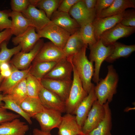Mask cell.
<instances>
[{
    "mask_svg": "<svg viewBox=\"0 0 135 135\" xmlns=\"http://www.w3.org/2000/svg\"><path fill=\"white\" fill-rule=\"evenodd\" d=\"M79 30L70 35L62 49L67 58L72 57L86 45L82 40Z\"/></svg>",
    "mask_w": 135,
    "mask_h": 135,
    "instance_id": "obj_27",
    "label": "cell"
},
{
    "mask_svg": "<svg viewBox=\"0 0 135 135\" xmlns=\"http://www.w3.org/2000/svg\"><path fill=\"white\" fill-rule=\"evenodd\" d=\"M22 13L25 18L31 21L36 30H41L52 22L43 10L31 5Z\"/></svg>",
    "mask_w": 135,
    "mask_h": 135,
    "instance_id": "obj_19",
    "label": "cell"
},
{
    "mask_svg": "<svg viewBox=\"0 0 135 135\" xmlns=\"http://www.w3.org/2000/svg\"><path fill=\"white\" fill-rule=\"evenodd\" d=\"M7 42L4 41L0 46V72L1 65L4 63L9 62L11 58L22 50V46L20 44L9 49L7 47Z\"/></svg>",
    "mask_w": 135,
    "mask_h": 135,
    "instance_id": "obj_33",
    "label": "cell"
},
{
    "mask_svg": "<svg viewBox=\"0 0 135 135\" xmlns=\"http://www.w3.org/2000/svg\"><path fill=\"white\" fill-rule=\"evenodd\" d=\"M107 102L103 105L105 110V115L103 120L98 126L86 135H112L110 132L112 127V113Z\"/></svg>",
    "mask_w": 135,
    "mask_h": 135,
    "instance_id": "obj_25",
    "label": "cell"
},
{
    "mask_svg": "<svg viewBox=\"0 0 135 135\" xmlns=\"http://www.w3.org/2000/svg\"><path fill=\"white\" fill-rule=\"evenodd\" d=\"M4 78V77L2 74H0V84Z\"/></svg>",
    "mask_w": 135,
    "mask_h": 135,
    "instance_id": "obj_47",
    "label": "cell"
},
{
    "mask_svg": "<svg viewBox=\"0 0 135 135\" xmlns=\"http://www.w3.org/2000/svg\"><path fill=\"white\" fill-rule=\"evenodd\" d=\"M73 79L68 97L65 102L66 112L74 114L77 107L88 94L84 90L79 76L73 65Z\"/></svg>",
    "mask_w": 135,
    "mask_h": 135,
    "instance_id": "obj_4",
    "label": "cell"
},
{
    "mask_svg": "<svg viewBox=\"0 0 135 135\" xmlns=\"http://www.w3.org/2000/svg\"><path fill=\"white\" fill-rule=\"evenodd\" d=\"M114 0H97L95 8L96 17H97L102 11L109 7Z\"/></svg>",
    "mask_w": 135,
    "mask_h": 135,
    "instance_id": "obj_40",
    "label": "cell"
},
{
    "mask_svg": "<svg viewBox=\"0 0 135 135\" xmlns=\"http://www.w3.org/2000/svg\"><path fill=\"white\" fill-rule=\"evenodd\" d=\"M124 11L118 15L103 18L96 17L92 22L94 36L97 41L102 34L120 22Z\"/></svg>",
    "mask_w": 135,
    "mask_h": 135,
    "instance_id": "obj_18",
    "label": "cell"
},
{
    "mask_svg": "<svg viewBox=\"0 0 135 135\" xmlns=\"http://www.w3.org/2000/svg\"><path fill=\"white\" fill-rule=\"evenodd\" d=\"M113 51L111 54L105 60L106 62L112 63L120 58H126L135 50V45H126L116 42L112 45Z\"/></svg>",
    "mask_w": 135,
    "mask_h": 135,
    "instance_id": "obj_26",
    "label": "cell"
},
{
    "mask_svg": "<svg viewBox=\"0 0 135 135\" xmlns=\"http://www.w3.org/2000/svg\"><path fill=\"white\" fill-rule=\"evenodd\" d=\"M10 10H0V32L5 29H10L12 26V20H10Z\"/></svg>",
    "mask_w": 135,
    "mask_h": 135,
    "instance_id": "obj_36",
    "label": "cell"
},
{
    "mask_svg": "<svg viewBox=\"0 0 135 135\" xmlns=\"http://www.w3.org/2000/svg\"><path fill=\"white\" fill-rule=\"evenodd\" d=\"M89 47L90 52L89 60L92 62H95L92 80L97 84L100 80L99 73L101 65L112 54L114 47L113 45L106 46L99 39L95 44L89 46Z\"/></svg>",
    "mask_w": 135,
    "mask_h": 135,
    "instance_id": "obj_3",
    "label": "cell"
},
{
    "mask_svg": "<svg viewBox=\"0 0 135 135\" xmlns=\"http://www.w3.org/2000/svg\"><path fill=\"white\" fill-rule=\"evenodd\" d=\"M10 4L12 11L22 13L30 5V0H11Z\"/></svg>",
    "mask_w": 135,
    "mask_h": 135,
    "instance_id": "obj_37",
    "label": "cell"
},
{
    "mask_svg": "<svg viewBox=\"0 0 135 135\" xmlns=\"http://www.w3.org/2000/svg\"><path fill=\"white\" fill-rule=\"evenodd\" d=\"M50 20L52 22L64 30L70 35L78 30L80 26L68 13L56 10L52 15Z\"/></svg>",
    "mask_w": 135,
    "mask_h": 135,
    "instance_id": "obj_17",
    "label": "cell"
},
{
    "mask_svg": "<svg viewBox=\"0 0 135 135\" xmlns=\"http://www.w3.org/2000/svg\"><path fill=\"white\" fill-rule=\"evenodd\" d=\"M44 43L43 40L40 39L30 52H25L21 51L14 56L10 62L19 70H24L28 68Z\"/></svg>",
    "mask_w": 135,
    "mask_h": 135,
    "instance_id": "obj_9",
    "label": "cell"
},
{
    "mask_svg": "<svg viewBox=\"0 0 135 135\" xmlns=\"http://www.w3.org/2000/svg\"><path fill=\"white\" fill-rule=\"evenodd\" d=\"M36 30L34 27L30 26L24 33L13 38L12 42L15 45H21V51L28 52L40 39Z\"/></svg>",
    "mask_w": 135,
    "mask_h": 135,
    "instance_id": "obj_15",
    "label": "cell"
},
{
    "mask_svg": "<svg viewBox=\"0 0 135 135\" xmlns=\"http://www.w3.org/2000/svg\"><path fill=\"white\" fill-rule=\"evenodd\" d=\"M135 8L134 0H114L112 4L101 12L97 18H103L122 13L128 8Z\"/></svg>",
    "mask_w": 135,
    "mask_h": 135,
    "instance_id": "obj_23",
    "label": "cell"
},
{
    "mask_svg": "<svg viewBox=\"0 0 135 135\" xmlns=\"http://www.w3.org/2000/svg\"><path fill=\"white\" fill-rule=\"evenodd\" d=\"M87 46L84 45L79 52L71 58V60L79 76L84 90L88 94L92 85L91 80L94 70L93 62L90 61L86 56Z\"/></svg>",
    "mask_w": 135,
    "mask_h": 135,
    "instance_id": "obj_2",
    "label": "cell"
},
{
    "mask_svg": "<svg viewBox=\"0 0 135 135\" xmlns=\"http://www.w3.org/2000/svg\"><path fill=\"white\" fill-rule=\"evenodd\" d=\"M11 73L10 68L8 70L1 71L0 74H2L4 78L6 77L9 76Z\"/></svg>",
    "mask_w": 135,
    "mask_h": 135,
    "instance_id": "obj_45",
    "label": "cell"
},
{
    "mask_svg": "<svg viewBox=\"0 0 135 135\" xmlns=\"http://www.w3.org/2000/svg\"><path fill=\"white\" fill-rule=\"evenodd\" d=\"M10 75L4 78L0 86V92L3 95L7 94L17 84L24 79L26 78L30 74L31 67L30 65L27 69L20 70L11 64Z\"/></svg>",
    "mask_w": 135,
    "mask_h": 135,
    "instance_id": "obj_12",
    "label": "cell"
},
{
    "mask_svg": "<svg viewBox=\"0 0 135 135\" xmlns=\"http://www.w3.org/2000/svg\"><path fill=\"white\" fill-rule=\"evenodd\" d=\"M20 116L8 111L7 110L0 106V124L18 118Z\"/></svg>",
    "mask_w": 135,
    "mask_h": 135,
    "instance_id": "obj_39",
    "label": "cell"
},
{
    "mask_svg": "<svg viewBox=\"0 0 135 135\" xmlns=\"http://www.w3.org/2000/svg\"><path fill=\"white\" fill-rule=\"evenodd\" d=\"M58 128V135H83L75 116L71 114L66 113L62 116Z\"/></svg>",
    "mask_w": 135,
    "mask_h": 135,
    "instance_id": "obj_20",
    "label": "cell"
},
{
    "mask_svg": "<svg viewBox=\"0 0 135 135\" xmlns=\"http://www.w3.org/2000/svg\"><path fill=\"white\" fill-rule=\"evenodd\" d=\"M43 86L56 94L66 102L68 97L72 80H60L43 78L40 80Z\"/></svg>",
    "mask_w": 135,
    "mask_h": 135,
    "instance_id": "obj_11",
    "label": "cell"
},
{
    "mask_svg": "<svg viewBox=\"0 0 135 135\" xmlns=\"http://www.w3.org/2000/svg\"><path fill=\"white\" fill-rule=\"evenodd\" d=\"M38 98L44 108L66 112L65 102L57 95L43 87L40 90Z\"/></svg>",
    "mask_w": 135,
    "mask_h": 135,
    "instance_id": "obj_13",
    "label": "cell"
},
{
    "mask_svg": "<svg viewBox=\"0 0 135 135\" xmlns=\"http://www.w3.org/2000/svg\"><path fill=\"white\" fill-rule=\"evenodd\" d=\"M36 31L40 38H48L55 45L62 49L71 35L52 22L41 30Z\"/></svg>",
    "mask_w": 135,
    "mask_h": 135,
    "instance_id": "obj_5",
    "label": "cell"
},
{
    "mask_svg": "<svg viewBox=\"0 0 135 135\" xmlns=\"http://www.w3.org/2000/svg\"><path fill=\"white\" fill-rule=\"evenodd\" d=\"M80 0H62L57 10L69 13L73 6Z\"/></svg>",
    "mask_w": 135,
    "mask_h": 135,
    "instance_id": "obj_41",
    "label": "cell"
},
{
    "mask_svg": "<svg viewBox=\"0 0 135 135\" xmlns=\"http://www.w3.org/2000/svg\"><path fill=\"white\" fill-rule=\"evenodd\" d=\"M3 95L0 92V106H3L4 105V103L3 101Z\"/></svg>",
    "mask_w": 135,
    "mask_h": 135,
    "instance_id": "obj_46",
    "label": "cell"
},
{
    "mask_svg": "<svg viewBox=\"0 0 135 135\" xmlns=\"http://www.w3.org/2000/svg\"><path fill=\"white\" fill-rule=\"evenodd\" d=\"M73 70L71 58L66 57L57 62L43 78L60 80L71 79Z\"/></svg>",
    "mask_w": 135,
    "mask_h": 135,
    "instance_id": "obj_14",
    "label": "cell"
},
{
    "mask_svg": "<svg viewBox=\"0 0 135 135\" xmlns=\"http://www.w3.org/2000/svg\"><path fill=\"white\" fill-rule=\"evenodd\" d=\"M66 58L63 50L50 41L44 43L33 61L57 62Z\"/></svg>",
    "mask_w": 135,
    "mask_h": 135,
    "instance_id": "obj_10",
    "label": "cell"
},
{
    "mask_svg": "<svg viewBox=\"0 0 135 135\" xmlns=\"http://www.w3.org/2000/svg\"><path fill=\"white\" fill-rule=\"evenodd\" d=\"M135 31V27L126 26L119 23L103 33L100 39L106 46H111L119 39L130 36Z\"/></svg>",
    "mask_w": 135,
    "mask_h": 135,
    "instance_id": "obj_8",
    "label": "cell"
},
{
    "mask_svg": "<svg viewBox=\"0 0 135 135\" xmlns=\"http://www.w3.org/2000/svg\"><path fill=\"white\" fill-rule=\"evenodd\" d=\"M62 0H39L36 7L43 10L47 17L50 18L53 14L57 10Z\"/></svg>",
    "mask_w": 135,
    "mask_h": 135,
    "instance_id": "obj_35",
    "label": "cell"
},
{
    "mask_svg": "<svg viewBox=\"0 0 135 135\" xmlns=\"http://www.w3.org/2000/svg\"><path fill=\"white\" fill-rule=\"evenodd\" d=\"M108 73L105 78H101L95 86L94 91L99 103L103 105L107 102L109 103L112 100L117 92L119 80L118 74L112 65L107 67Z\"/></svg>",
    "mask_w": 135,
    "mask_h": 135,
    "instance_id": "obj_1",
    "label": "cell"
},
{
    "mask_svg": "<svg viewBox=\"0 0 135 135\" xmlns=\"http://www.w3.org/2000/svg\"><path fill=\"white\" fill-rule=\"evenodd\" d=\"M28 96L38 98V95L43 87L39 80L30 74L26 79Z\"/></svg>",
    "mask_w": 135,
    "mask_h": 135,
    "instance_id": "obj_32",
    "label": "cell"
},
{
    "mask_svg": "<svg viewBox=\"0 0 135 135\" xmlns=\"http://www.w3.org/2000/svg\"><path fill=\"white\" fill-rule=\"evenodd\" d=\"M3 101L4 105L2 106L6 110H9L15 112L24 118L30 124H32L31 117L22 109L20 105L3 95Z\"/></svg>",
    "mask_w": 135,
    "mask_h": 135,
    "instance_id": "obj_34",
    "label": "cell"
},
{
    "mask_svg": "<svg viewBox=\"0 0 135 135\" xmlns=\"http://www.w3.org/2000/svg\"><path fill=\"white\" fill-rule=\"evenodd\" d=\"M105 112L104 105L96 100L93 104L82 128L83 135L88 134L98 126L104 119Z\"/></svg>",
    "mask_w": 135,
    "mask_h": 135,
    "instance_id": "obj_7",
    "label": "cell"
},
{
    "mask_svg": "<svg viewBox=\"0 0 135 135\" xmlns=\"http://www.w3.org/2000/svg\"><path fill=\"white\" fill-rule=\"evenodd\" d=\"M92 22H88L80 26L79 30L82 40L87 46L93 44L97 41L94 36Z\"/></svg>",
    "mask_w": 135,
    "mask_h": 135,
    "instance_id": "obj_31",
    "label": "cell"
},
{
    "mask_svg": "<svg viewBox=\"0 0 135 135\" xmlns=\"http://www.w3.org/2000/svg\"><path fill=\"white\" fill-rule=\"evenodd\" d=\"M94 87L93 84L90 92L78 105L74 114L75 115L77 122L81 128L93 104L97 100Z\"/></svg>",
    "mask_w": 135,
    "mask_h": 135,
    "instance_id": "obj_16",
    "label": "cell"
},
{
    "mask_svg": "<svg viewBox=\"0 0 135 135\" xmlns=\"http://www.w3.org/2000/svg\"><path fill=\"white\" fill-rule=\"evenodd\" d=\"M80 26L89 22H92L96 17L95 14L90 12L86 8L82 0L74 4L69 13Z\"/></svg>",
    "mask_w": 135,
    "mask_h": 135,
    "instance_id": "obj_21",
    "label": "cell"
},
{
    "mask_svg": "<svg viewBox=\"0 0 135 135\" xmlns=\"http://www.w3.org/2000/svg\"><path fill=\"white\" fill-rule=\"evenodd\" d=\"M12 35L10 29H6L0 32V46L3 42H8Z\"/></svg>",
    "mask_w": 135,
    "mask_h": 135,
    "instance_id": "obj_42",
    "label": "cell"
},
{
    "mask_svg": "<svg viewBox=\"0 0 135 135\" xmlns=\"http://www.w3.org/2000/svg\"><path fill=\"white\" fill-rule=\"evenodd\" d=\"M26 79L21 81L7 94L4 96L20 105L22 102L28 96Z\"/></svg>",
    "mask_w": 135,
    "mask_h": 135,
    "instance_id": "obj_30",
    "label": "cell"
},
{
    "mask_svg": "<svg viewBox=\"0 0 135 135\" xmlns=\"http://www.w3.org/2000/svg\"><path fill=\"white\" fill-rule=\"evenodd\" d=\"M82 0L87 9L91 13L96 14L95 8L97 0Z\"/></svg>",
    "mask_w": 135,
    "mask_h": 135,
    "instance_id": "obj_43",
    "label": "cell"
},
{
    "mask_svg": "<svg viewBox=\"0 0 135 135\" xmlns=\"http://www.w3.org/2000/svg\"><path fill=\"white\" fill-rule=\"evenodd\" d=\"M20 106L23 110L32 118L45 108L39 98L28 96L22 102Z\"/></svg>",
    "mask_w": 135,
    "mask_h": 135,
    "instance_id": "obj_28",
    "label": "cell"
},
{
    "mask_svg": "<svg viewBox=\"0 0 135 135\" xmlns=\"http://www.w3.org/2000/svg\"><path fill=\"white\" fill-rule=\"evenodd\" d=\"M57 62H34L30 70V74L39 80L43 78L52 69Z\"/></svg>",
    "mask_w": 135,
    "mask_h": 135,
    "instance_id": "obj_29",
    "label": "cell"
},
{
    "mask_svg": "<svg viewBox=\"0 0 135 135\" xmlns=\"http://www.w3.org/2000/svg\"><path fill=\"white\" fill-rule=\"evenodd\" d=\"M62 118V113L54 110L45 108L37 114L33 118L39 123L40 130L43 132L50 133L54 128H58Z\"/></svg>",
    "mask_w": 135,
    "mask_h": 135,
    "instance_id": "obj_6",
    "label": "cell"
},
{
    "mask_svg": "<svg viewBox=\"0 0 135 135\" xmlns=\"http://www.w3.org/2000/svg\"><path fill=\"white\" fill-rule=\"evenodd\" d=\"M32 133L33 135H52L50 133L44 132L37 128L33 129Z\"/></svg>",
    "mask_w": 135,
    "mask_h": 135,
    "instance_id": "obj_44",
    "label": "cell"
},
{
    "mask_svg": "<svg viewBox=\"0 0 135 135\" xmlns=\"http://www.w3.org/2000/svg\"><path fill=\"white\" fill-rule=\"evenodd\" d=\"M123 25L135 27V11L134 9L125 10L120 22Z\"/></svg>",
    "mask_w": 135,
    "mask_h": 135,
    "instance_id": "obj_38",
    "label": "cell"
},
{
    "mask_svg": "<svg viewBox=\"0 0 135 135\" xmlns=\"http://www.w3.org/2000/svg\"><path fill=\"white\" fill-rule=\"evenodd\" d=\"M28 126L18 118L0 124V135H25Z\"/></svg>",
    "mask_w": 135,
    "mask_h": 135,
    "instance_id": "obj_22",
    "label": "cell"
},
{
    "mask_svg": "<svg viewBox=\"0 0 135 135\" xmlns=\"http://www.w3.org/2000/svg\"><path fill=\"white\" fill-rule=\"evenodd\" d=\"M10 17L12 18L10 29L12 35L18 36L24 33L29 27L33 26L31 21L25 18L22 13L12 11Z\"/></svg>",
    "mask_w": 135,
    "mask_h": 135,
    "instance_id": "obj_24",
    "label": "cell"
}]
</instances>
